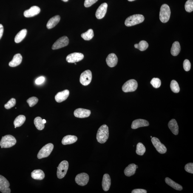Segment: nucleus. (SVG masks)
<instances>
[{"label": "nucleus", "instance_id": "obj_43", "mask_svg": "<svg viewBox=\"0 0 193 193\" xmlns=\"http://www.w3.org/2000/svg\"><path fill=\"white\" fill-rule=\"evenodd\" d=\"M45 80V78L44 77L42 76L39 77L35 81V83L37 85L41 84L44 82Z\"/></svg>", "mask_w": 193, "mask_h": 193}, {"label": "nucleus", "instance_id": "obj_18", "mask_svg": "<svg viewBox=\"0 0 193 193\" xmlns=\"http://www.w3.org/2000/svg\"><path fill=\"white\" fill-rule=\"evenodd\" d=\"M69 95V91L67 89L58 92L55 97V101L58 103H61L67 100Z\"/></svg>", "mask_w": 193, "mask_h": 193}, {"label": "nucleus", "instance_id": "obj_50", "mask_svg": "<svg viewBox=\"0 0 193 193\" xmlns=\"http://www.w3.org/2000/svg\"><path fill=\"white\" fill-rule=\"evenodd\" d=\"M152 136H151V138H152Z\"/></svg>", "mask_w": 193, "mask_h": 193}, {"label": "nucleus", "instance_id": "obj_9", "mask_svg": "<svg viewBox=\"0 0 193 193\" xmlns=\"http://www.w3.org/2000/svg\"><path fill=\"white\" fill-rule=\"evenodd\" d=\"M69 40L67 36H64L57 40L52 46V49L53 50L57 49L66 47L69 44Z\"/></svg>", "mask_w": 193, "mask_h": 193}, {"label": "nucleus", "instance_id": "obj_4", "mask_svg": "<svg viewBox=\"0 0 193 193\" xmlns=\"http://www.w3.org/2000/svg\"><path fill=\"white\" fill-rule=\"evenodd\" d=\"M171 15V10L169 6L163 4L160 8V19L162 22L166 23L169 21Z\"/></svg>", "mask_w": 193, "mask_h": 193}, {"label": "nucleus", "instance_id": "obj_28", "mask_svg": "<svg viewBox=\"0 0 193 193\" xmlns=\"http://www.w3.org/2000/svg\"><path fill=\"white\" fill-rule=\"evenodd\" d=\"M181 51V47L178 42L176 41L173 44L171 47V55L173 56H177Z\"/></svg>", "mask_w": 193, "mask_h": 193}, {"label": "nucleus", "instance_id": "obj_10", "mask_svg": "<svg viewBox=\"0 0 193 193\" xmlns=\"http://www.w3.org/2000/svg\"><path fill=\"white\" fill-rule=\"evenodd\" d=\"M151 142L153 145L154 147L159 153L164 154L167 152V149L165 145L160 143L159 139L156 137H152Z\"/></svg>", "mask_w": 193, "mask_h": 193}, {"label": "nucleus", "instance_id": "obj_42", "mask_svg": "<svg viewBox=\"0 0 193 193\" xmlns=\"http://www.w3.org/2000/svg\"><path fill=\"white\" fill-rule=\"evenodd\" d=\"M98 0H85L84 6L86 7H89L95 4Z\"/></svg>", "mask_w": 193, "mask_h": 193}, {"label": "nucleus", "instance_id": "obj_32", "mask_svg": "<svg viewBox=\"0 0 193 193\" xmlns=\"http://www.w3.org/2000/svg\"><path fill=\"white\" fill-rule=\"evenodd\" d=\"M94 32L92 29H89L87 32L81 35V37L86 41H89L93 37Z\"/></svg>", "mask_w": 193, "mask_h": 193}, {"label": "nucleus", "instance_id": "obj_27", "mask_svg": "<svg viewBox=\"0 0 193 193\" xmlns=\"http://www.w3.org/2000/svg\"><path fill=\"white\" fill-rule=\"evenodd\" d=\"M165 181L168 185L177 190L181 191L183 189V187L181 185L175 183L169 177H166L165 179Z\"/></svg>", "mask_w": 193, "mask_h": 193}, {"label": "nucleus", "instance_id": "obj_8", "mask_svg": "<svg viewBox=\"0 0 193 193\" xmlns=\"http://www.w3.org/2000/svg\"><path fill=\"white\" fill-rule=\"evenodd\" d=\"M92 79L91 71L87 70L82 73L80 77V82L83 85L86 86L90 84Z\"/></svg>", "mask_w": 193, "mask_h": 193}, {"label": "nucleus", "instance_id": "obj_13", "mask_svg": "<svg viewBox=\"0 0 193 193\" xmlns=\"http://www.w3.org/2000/svg\"><path fill=\"white\" fill-rule=\"evenodd\" d=\"M89 176L85 173L78 174L75 178L76 183L81 186H85L89 182Z\"/></svg>", "mask_w": 193, "mask_h": 193}, {"label": "nucleus", "instance_id": "obj_35", "mask_svg": "<svg viewBox=\"0 0 193 193\" xmlns=\"http://www.w3.org/2000/svg\"><path fill=\"white\" fill-rule=\"evenodd\" d=\"M149 47V44L146 41H140L138 44L137 48L141 51H143L146 50Z\"/></svg>", "mask_w": 193, "mask_h": 193}, {"label": "nucleus", "instance_id": "obj_23", "mask_svg": "<svg viewBox=\"0 0 193 193\" xmlns=\"http://www.w3.org/2000/svg\"><path fill=\"white\" fill-rule=\"evenodd\" d=\"M61 17L59 15H57L51 18L47 24L48 29H50L55 27L59 22Z\"/></svg>", "mask_w": 193, "mask_h": 193}, {"label": "nucleus", "instance_id": "obj_14", "mask_svg": "<svg viewBox=\"0 0 193 193\" xmlns=\"http://www.w3.org/2000/svg\"><path fill=\"white\" fill-rule=\"evenodd\" d=\"M91 111L89 109H77L74 111V115L75 117L79 118H87L90 116Z\"/></svg>", "mask_w": 193, "mask_h": 193}, {"label": "nucleus", "instance_id": "obj_12", "mask_svg": "<svg viewBox=\"0 0 193 193\" xmlns=\"http://www.w3.org/2000/svg\"><path fill=\"white\" fill-rule=\"evenodd\" d=\"M84 57V55L83 54L75 52L67 55L66 57V61L69 63H75L81 61Z\"/></svg>", "mask_w": 193, "mask_h": 193}, {"label": "nucleus", "instance_id": "obj_20", "mask_svg": "<svg viewBox=\"0 0 193 193\" xmlns=\"http://www.w3.org/2000/svg\"><path fill=\"white\" fill-rule=\"evenodd\" d=\"M111 185V179L110 176L108 174H105L103 175L102 186L103 190L107 191L109 190Z\"/></svg>", "mask_w": 193, "mask_h": 193}, {"label": "nucleus", "instance_id": "obj_33", "mask_svg": "<svg viewBox=\"0 0 193 193\" xmlns=\"http://www.w3.org/2000/svg\"><path fill=\"white\" fill-rule=\"evenodd\" d=\"M146 152V148L141 143H138L137 145L136 152L139 155L143 156Z\"/></svg>", "mask_w": 193, "mask_h": 193}, {"label": "nucleus", "instance_id": "obj_36", "mask_svg": "<svg viewBox=\"0 0 193 193\" xmlns=\"http://www.w3.org/2000/svg\"><path fill=\"white\" fill-rule=\"evenodd\" d=\"M185 9L187 12H191L193 10V0H188L185 4Z\"/></svg>", "mask_w": 193, "mask_h": 193}, {"label": "nucleus", "instance_id": "obj_47", "mask_svg": "<svg viewBox=\"0 0 193 193\" xmlns=\"http://www.w3.org/2000/svg\"><path fill=\"white\" fill-rule=\"evenodd\" d=\"M62 1H64V2H67L69 0H62Z\"/></svg>", "mask_w": 193, "mask_h": 193}, {"label": "nucleus", "instance_id": "obj_41", "mask_svg": "<svg viewBox=\"0 0 193 193\" xmlns=\"http://www.w3.org/2000/svg\"><path fill=\"white\" fill-rule=\"evenodd\" d=\"M185 171L191 174H193V163H189L185 165Z\"/></svg>", "mask_w": 193, "mask_h": 193}, {"label": "nucleus", "instance_id": "obj_46", "mask_svg": "<svg viewBox=\"0 0 193 193\" xmlns=\"http://www.w3.org/2000/svg\"><path fill=\"white\" fill-rule=\"evenodd\" d=\"M42 122H43V123H44V124H45V123H46V120H44H44H42Z\"/></svg>", "mask_w": 193, "mask_h": 193}, {"label": "nucleus", "instance_id": "obj_34", "mask_svg": "<svg viewBox=\"0 0 193 193\" xmlns=\"http://www.w3.org/2000/svg\"><path fill=\"white\" fill-rule=\"evenodd\" d=\"M170 87L171 90L175 93H178L180 92V89L178 83L175 80H172L171 82Z\"/></svg>", "mask_w": 193, "mask_h": 193}, {"label": "nucleus", "instance_id": "obj_5", "mask_svg": "<svg viewBox=\"0 0 193 193\" xmlns=\"http://www.w3.org/2000/svg\"><path fill=\"white\" fill-rule=\"evenodd\" d=\"M54 148L52 143H49L45 145L39 152L37 157L39 159L48 157L51 153Z\"/></svg>", "mask_w": 193, "mask_h": 193}, {"label": "nucleus", "instance_id": "obj_39", "mask_svg": "<svg viewBox=\"0 0 193 193\" xmlns=\"http://www.w3.org/2000/svg\"><path fill=\"white\" fill-rule=\"evenodd\" d=\"M15 104H16V100L15 98H12L4 105V107L6 109H10L15 106Z\"/></svg>", "mask_w": 193, "mask_h": 193}, {"label": "nucleus", "instance_id": "obj_26", "mask_svg": "<svg viewBox=\"0 0 193 193\" xmlns=\"http://www.w3.org/2000/svg\"><path fill=\"white\" fill-rule=\"evenodd\" d=\"M136 166V165L134 163L129 165L125 169V175L128 177H130L134 175L137 169Z\"/></svg>", "mask_w": 193, "mask_h": 193}, {"label": "nucleus", "instance_id": "obj_45", "mask_svg": "<svg viewBox=\"0 0 193 193\" xmlns=\"http://www.w3.org/2000/svg\"><path fill=\"white\" fill-rule=\"evenodd\" d=\"M4 32V28L2 24H0V39L2 37Z\"/></svg>", "mask_w": 193, "mask_h": 193}, {"label": "nucleus", "instance_id": "obj_29", "mask_svg": "<svg viewBox=\"0 0 193 193\" xmlns=\"http://www.w3.org/2000/svg\"><path fill=\"white\" fill-rule=\"evenodd\" d=\"M27 29H24L18 32L15 37V42L19 43L22 41L27 35Z\"/></svg>", "mask_w": 193, "mask_h": 193}, {"label": "nucleus", "instance_id": "obj_19", "mask_svg": "<svg viewBox=\"0 0 193 193\" xmlns=\"http://www.w3.org/2000/svg\"><path fill=\"white\" fill-rule=\"evenodd\" d=\"M118 58L114 53L109 54L106 58V61L108 66L110 67H115L118 63Z\"/></svg>", "mask_w": 193, "mask_h": 193}, {"label": "nucleus", "instance_id": "obj_1", "mask_svg": "<svg viewBox=\"0 0 193 193\" xmlns=\"http://www.w3.org/2000/svg\"><path fill=\"white\" fill-rule=\"evenodd\" d=\"M109 137V129L106 125L101 126L98 129L97 134V141L100 143H105Z\"/></svg>", "mask_w": 193, "mask_h": 193}, {"label": "nucleus", "instance_id": "obj_49", "mask_svg": "<svg viewBox=\"0 0 193 193\" xmlns=\"http://www.w3.org/2000/svg\"><path fill=\"white\" fill-rule=\"evenodd\" d=\"M136 169H137V168H138V167L137 166V165H136Z\"/></svg>", "mask_w": 193, "mask_h": 193}, {"label": "nucleus", "instance_id": "obj_17", "mask_svg": "<svg viewBox=\"0 0 193 193\" xmlns=\"http://www.w3.org/2000/svg\"><path fill=\"white\" fill-rule=\"evenodd\" d=\"M149 125V122L147 120L141 119L134 120L131 125V128L133 129H136L143 127L148 126Z\"/></svg>", "mask_w": 193, "mask_h": 193}, {"label": "nucleus", "instance_id": "obj_16", "mask_svg": "<svg viewBox=\"0 0 193 193\" xmlns=\"http://www.w3.org/2000/svg\"><path fill=\"white\" fill-rule=\"evenodd\" d=\"M41 10L39 7L36 6H32L29 10H26L24 12V15L26 17H32L39 13Z\"/></svg>", "mask_w": 193, "mask_h": 193}, {"label": "nucleus", "instance_id": "obj_11", "mask_svg": "<svg viewBox=\"0 0 193 193\" xmlns=\"http://www.w3.org/2000/svg\"><path fill=\"white\" fill-rule=\"evenodd\" d=\"M10 183L5 177L0 175V191L3 193H10Z\"/></svg>", "mask_w": 193, "mask_h": 193}, {"label": "nucleus", "instance_id": "obj_24", "mask_svg": "<svg viewBox=\"0 0 193 193\" xmlns=\"http://www.w3.org/2000/svg\"><path fill=\"white\" fill-rule=\"evenodd\" d=\"M77 137L76 136L68 135L63 137L62 143L63 145L73 144L77 141Z\"/></svg>", "mask_w": 193, "mask_h": 193}, {"label": "nucleus", "instance_id": "obj_38", "mask_svg": "<svg viewBox=\"0 0 193 193\" xmlns=\"http://www.w3.org/2000/svg\"><path fill=\"white\" fill-rule=\"evenodd\" d=\"M38 99L37 98L35 97H32L28 99L27 101L29 107H32L38 103Z\"/></svg>", "mask_w": 193, "mask_h": 193}, {"label": "nucleus", "instance_id": "obj_40", "mask_svg": "<svg viewBox=\"0 0 193 193\" xmlns=\"http://www.w3.org/2000/svg\"><path fill=\"white\" fill-rule=\"evenodd\" d=\"M184 69L186 71H188L191 69V64L189 60L185 59L183 63Z\"/></svg>", "mask_w": 193, "mask_h": 193}, {"label": "nucleus", "instance_id": "obj_30", "mask_svg": "<svg viewBox=\"0 0 193 193\" xmlns=\"http://www.w3.org/2000/svg\"><path fill=\"white\" fill-rule=\"evenodd\" d=\"M26 120V117L24 115H20L17 117L14 121V125L16 127H19L24 124Z\"/></svg>", "mask_w": 193, "mask_h": 193}, {"label": "nucleus", "instance_id": "obj_3", "mask_svg": "<svg viewBox=\"0 0 193 193\" xmlns=\"http://www.w3.org/2000/svg\"><path fill=\"white\" fill-rule=\"evenodd\" d=\"M17 140L13 136L7 135L2 137L0 142V146L1 148H8L14 146Z\"/></svg>", "mask_w": 193, "mask_h": 193}, {"label": "nucleus", "instance_id": "obj_22", "mask_svg": "<svg viewBox=\"0 0 193 193\" xmlns=\"http://www.w3.org/2000/svg\"><path fill=\"white\" fill-rule=\"evenodd\" d=\"M168 127L174 135H177L178 134L179 127L177 121L174 119L170 120L168 123Z\"/></svg>", "mask_w": 193, "mask_h": 193}, {"label": "nucleus", "instance_id": "obj_31", "mask_svg": "<svg viewBox=\"0 0 193 193\" xmlns=\"http://www.w3.org/2000/svg\"><path fill=\"white\" fill-rule=\"evenodd\" d=\"M42 118L41 117H37L34 120V124L37 129L39 130H42L44 129L45 125L43 123Z\"/></svg>", "mask_w": 193, "mask_h": 193}, {"label": "nucleus", "instance_id": "obj_15", "mask_svg": "<svg viewBox=\"0 0 193 193\" xmlns=\"http://www.w3.org/2000/svg\"><path fill=\"white\" fill-rule=\"evenodd\" d=\"M107 4L106 3H103L100 6L95 13V16L97 19H101L104 17L107 11Z\"/></svg>", "mask_w": 193, "mask_h": 193}, {"label": "nucleus", "instance_id": "obj_37", "mask_svg": "<svg viewBox=\"0 0 193 193\" xmlns=\"http://www.w3.org/2000/svg\"><path fill=\"white\" fill-rule=\"evenodd\" d=\"M151 83L154 88L157 89L161 85V81L159 78H154L151 80Z\"/></svg>", "mask_w": 193, "mask_h": 193}, {"label": "nucleus", "instance_id": "obj_51", "mask_svg": "<svg viewBox=\"0 0 193 193\" xmlns=\"http://www.w3.org/2000/svg\"><path fill=\"white\" fill-rule=\"evenodd\" d=\"M16 128H17L15 126V129H16Z\"/></svg>", "mask_w": 193, "mask_h": 193}, {"label": "nucleus", "instance_id": "obj_6", "mask_svg": "<svg viewBox=\"0 0 193 193\" xmlns=\"http://www.w3.org/2000/svg\"><path fill=\"white\" fill-rule=\"evenodd\" d=\"M68 167L69 163L67 160H64L61 162L57 167V176L58 178L62 179L67 174Z\"/></svg>", "mask_w": 193, "mask_h": 193}, {"label": "nucleus", "instance_id": "obj_21", "mask_svg": "<svg viewBox=\"0 0 193 193\" xmlns=\"http://www.w3.org/2000/svg\"><path fill=\"white\" fill-rule=\"evenodd\" d=\"M22 60V57L21 54L19 53L16 54L14 56L12 61L9 63V66L10 67H17L21 64Z\"/></svg>", "mask_w": 193, "mask_h": 193}, {"label": "nucleus", "instance_id": "obj_44", "mask_svg": "<svg viewBox=\"0 0 193 193\" xmlns=\"http://www.w3.org/2000/svg\"><path fill=\"white\" fill-rule=\"evenodd\" d=\"M132 193H147V191L146 190L143 189H136L132 191Z\"/></svg>", "mask_w": 193, "mask_h": 193}, {"label": "nucleus", "instance_id": "obj_7", "mask_svg": "<svg viewBox=\"0 0 193 193\" xmlns=\"http://www.w3.org/2000/svg\"><path fill=\"white\" fill-rule=\"evenodd\" d=\"M138 87V83L136 80H130L126 82L123 85L122 89L125 92H132L136 90Z\"/></svg>", "mask_w": 193, "mask_h": 193}, {"label": "nucleus", "instance_id": "obj_25", "mask_svg": "<svg viewBox=\"0 0 193 193\" xmlns=\"http://www.w3.org/2000/svg\"><path fill=\"white\" fill-rule=\"evenodd\" d=\"M31 177L35 180H41L44 178L45 174L44 171L42 170L36 169L32 171Z\"/></svg>", "mask_w": 193, "mask_h": 193}, {"label": "nucleus", "instance_id": "obj_48", "mask_svg": "<svg viewBox=\"0 0 193 193\" xmlns=\"http://www.w3.org/2000/svg\"><path fill=\"white\" fill-rule=\"evenodd\" d=\"M128 1H135V0H128Z\"/></svg>", "mask_w": 193, "mask_h": 193}, {"label": "nucleus", "instance_id": "obj_2", "mask_svg": "<svg viewBox=\"0 0 193 193\" xmlns=\"http://www.w3.org/2000/svg\"><path fill=\"white\" fill-rule=\"evenodd\" d=\"M145 20L144 16L141 15H135L128 17L125 21V24L127 27H131L143 22Z\"/></svg>", "mask_w": 193, "mask_h": 193}]
</instances>
